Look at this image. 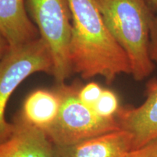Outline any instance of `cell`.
<instances>
[{"label":"cell","instance_id":"1","mask_svg":"<svg viewBox=\"0 0 157 157\" xmlns=\"http://www.w3.org/2000/svg\"><path fill=\"white\" fill-rule=\"evenodd\" d=\"M68 3L72 73L84 79L101 76L108 84L121 74H131L127 56L108 29L95 0H68Z\"/></svg>","mask_w":157,"mask_h":157},{"label":"cell","instance_id":"2","mask_svg":"<svg viewBox=\"0 0 157 157\" xmlns=\"http://www.w3.org/2000/svg\"><path fill=\"white\" fill-rule=\"evenodd\" d=\"M108 29L129 59L135 81L155 69L149 56V36L155 13L146 0H95Z\"/></svg>","mask_w":157,"mask_h":157},{"label":"cell","instance_id":"3","mask_svg":"<svg viewBox=\"0 0 157 157\" xmlns=\"http://www.w3.org/2000/svg\"><path fill=\"white\" fill-rule=\"evenodd\" d=\"M77 84H57L55 90L60 98L56 120L44 131L54 146H68L80 141L120 129L115 117L98 116L78 98Z\"/></svg>","mask_w":157,"mask_h":157},{"label":"cell","instance_id":"4","mask_svg":"<svg viewBox=\"0 0 157 157\" xmlns=\"http://www.w3.org/2000/svg\"><path fill=\"white\" fill-rule=\"evenodd\" d=\"M29 17L50 49L57 84L71 75L69 46L72 19L68 0H25Z\"/></svg>","mask_w":157,"mask_h":157},{"label":"cell","instance_id":"5","mask_svg":"<svg viewBox=\"0 0 157 157\" xmlns=\"http://www.w3.org/2000/svg\"><path fill=\"white\" fill-rule=\"evenodd\" d=\"M38 72L54 74L52 54L40 37L20 48H10L0 62V143L8 139L13 130V124L5 118L10 98L25 78Z\"/></svg>","mask_w":157,"mask_h":157},{"label":"cell","instance_id":"6","mask_svg":"<svg viewBox=\"0 0 157 157\" xmlns=\"http://www.w3.org/2000/svg\"><path fill=\"white\" fill-rule=\"evenodd\" d=\"M145 91L146 99L140 106L120 107L115 116L119 128L132 135V150L157 137L156 78L147 82Z\"/></svg>","mask_w":157,"mask_h":157},{"label":"cell","instance_id":"7","mask_svg":"<svg viewBox=\"0 0 157 157\" xmlns=\"http://www.w3.org/2000/svg\"><path fill=\"white\" fill-rule=\"evenodd\" d=\"M8 139L0 143V157H55L54 145L44 131L25 121L19 113Z\"/></svg>","mask_w":157,"mask_h":157},{"label":"cell","instance_id":"8","mask_svg":"<svg viewBox=\"0 0 157 157\" xmlns=\"http://www.w3.org/2000/svg\"><path fill=\"white\" fill-rule=\"evenodd\" d=\"M132 150V135L121 129L68 146H54L55 157H126Z\"/></svg>","mask_w":157,"mask_h":157},{"label":"cell","instance_id":"9","mask_svg":"<svg viewBox=\"0 0 157 157\" xmlns=\"http://www.w3.org/2000/svg\"><path fill=\"white\" fill-rule=\"evenodd\" d=\"M0 34L7 39L11 49L40 37L29 17L25 0H0Z\"/></svg>","mask_w":157,"mask_h":157},{"label":"cell","instance_id":"10","mask_svg":"<svg viewBox=\"0 0 157 157\" xmlns=\"http://www.w3.org/2000/svg\"><path fill=\"white\" fill-rule=\"evenodd\" d=\"M60 109V98L56 90L38 89L31 92L19 111L31 125L46 131L53 124Z\"/></svg>","mask_w":157,"mask_h":157},{"label":"cell","instance_id":"11","mask_svg":"<svg viewBox=\"0 0 157 157\" xmlns=\"http://www.w3.org/2000/svg\"><path fill=\"white\" fill-rule=\"evenodd\" d=\"M119 108V99L114 92L103 89L101 97L93 107V109L100 117L111 118L115 117Z\"/></svg>","mask_w":157,"mask_h":157},{"label":"cell","instance_id":"12","mask_svg":"<svg viewBox=\"0 0 157 157\" xmlns=\"http://www.w3.org/2000/svg\"><path fill=\"white\" fill-rule=\"evenodd\" d=\"M103 90V89L99 84L94 82H90L79 88L78 98L84 105L93 109L101 97Z\"/></svg>","mask_w":157,"mask_h":157},{"label":"cell","instance_id":"13","mask_svg":"<svg viewBox=\"0 0 157 157\" xmlns=\"http://www.w3.org/2000/svg\"><path fill=\"white\" fill-rule=\"evenodd\" d=\"M126 157H157V137L140 148L129 151Z\"/></svg>","mask_w":157,"mask_h":157},{"label":"cell","instance_id":"14","mask_svg":"<svg viewBox=\"0 0 157 157\" xmlns=\"http://www.w3.org/2000/svg\"><path fill=\"white\" fill-rule=\"evenodd\" d=\"M149 56L153 62H157V14L151 21L149 36Z\"/></svg>","mask_w":157,"mask_h":157},{"label":"cell","instance_id":"15","mask_svg":"<svg viewBox=\"0 0 157 157\" xmlns=\"http://www.w3.org/2000/svg\"><path fill=\"white\" fill-rule=\"evenodd\" d=\"M10 49V47L7 39L3 36V35L0 34V62L8 52Z\"/></svg>","mask_w":157,"mask_h":157},{"label":"cell","instance_id":"16","mask_svg":"<svg viewBox=\"0 0 157 157\" xmlns=\"http://www.w3.org/2000/svg\"><path fill=\"white\" fill-rule=\"evenodd\" d=\"M147 3L155 14H157V0H146Z\"/></svg>","mask_w":157,"mask_h":157}]
</instances>
